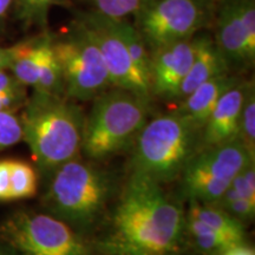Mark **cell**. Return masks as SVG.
Masks as SVG:
<instances>
[{"mask_svg": "<svg viewBox=\"0 0 255 255\" xmlns=\"http://www.w3.org/2000/svg\"><path fill=\"white\" fill-rule=\"evenodd\" d=\"M210 14L206 0H148L135 13L133 26L152 51L193 38Z\"/></svg>", "mask_w": 255, "mask_h": 255, "instance_id": "obj_8", "label": "cell"}, {"mask_svg": "<svg viewBox=\"0 0 255 255\" xmlns=\"http://www.w3.org/2000/svg\"><path fill=\"white\" fill-rule=\"evenodd\" d=\"M237 83H239V79L232 76L231 72L215 76L178 102V108L174 111L202 129L220 98Z\"/></svg>", "mask_w": 255, "mask_h": 255, "instance_id": "obj_15", "label": "cell"}, {"mask_svg": "<svg viewBox=\"0 0 255 255\" xmlns=\"http://www.w3.org/2000/svg\"><path fill=\"white\" fill-rule=\"evenodd\" d=\"M23 141L20 117L15 113H0V151Z\"/></svg>", "mask_w": 255, "mask_h": 255, "instance_id": "obj_26", "label": "cell"}, {"mask_svg": "<svg viewBox=\"0 0 255 255\" xmlns=\"http://www.w3.org/2000/svg\"><path fill=\"white\" fill-rule=\"evenodd\" d=\"M188 216L199 220L209 227L214 228L222 234L228 235L238 242H245V226L244 222L232 216L229 213L214 205L197 202V201L189 200V208H188Z\"/></svg>", "mask_w": 255, "mask_h": 255, "instance_id": "obj_17", "label": "cell"}, {"mask_svg": "<svg viewBox=\"0 0 255 255\" xmlns=\"http://www.w3.org/2000/svg\"><path fill=\"white\" fill-rule=\"evenodd\" d=\"M221 255H255V252L252 247L247 246V245L239 244L237 246L229 248L226 252H223Z\"/></svg>", "mask_w": 255, "mask_h": 255, "instance_id": "obj_32", "label": "cell"}, {"mask_svg": "<svg viewBox=\"0 0 255 255\" xmlns=\"http://www.w3.org/2000/svg\"><path fill=\"white\" fill-rule=\"evenodd\" d=\"M194 37L151 51L149 66L151 96L165 101L176 100L195 55Z\"/></svg>", "mask_w": 255, "mask_h": 255, "instance_id": "obj_10", "label": "cell"}, {"mask_svg": "<svg viewBox=\"0 0 255 255\" xmlns=\"http://www.w3.org/2000/svg\"><path fill=\"white\" fill-rule=\"evenodd\" d=\"M0 234L19 255H91L83 235L47 213H15L5 220Z\"/></svg>", "mask_w": 255, "mask_h": 255, "instance_id": "obj_7", "label": "cell"}, {"mask_svg": "<svg viewBox=\"0 0 255 255\" xmlns=\"http://www.w3.org/2000/svg\"><path fill=\"white\" fill-rule=\"evenodd\" d=\"M247 83L239 82L220 98L201 131V148L237 141Z\"/></svg>", "mask_w": 255, "mask_h": 255, "instance_id": "obj_13", "label": "cell"}, {"mask_svg": "<svg viewBox=\"0 0 255 255\" xmlns=\"http://www.w3.org/2000/svg\"><path fill=\"white\" fill-rule=\"evenodd\" d=\"M65 1L66 0H14L19 18L31 25H45L50 9Z\"/></svg>", "mask_w": 255, "mask_h": 255, "instance_id": "obj_23", "label": "cell"}, {"mask_svg": "<svg viewBox=\"0 0 255 255\" xmlns=\"http://www.w3.org/2000/svg\"><path fill=\"white\" fill-rule=\"evenodd\" d=\"M92 102L85 117L82 152L91 161H103L132 144L149 121L150 101L113 87Z\"/></svg>", "mask_w": 255, "mask_h": 255, "instance_id": "obj_5", "label": "cell"}, {"mask_svg": "<svg viewBox=\"0 0 255 255\" xmlns=\"http://www.w3.org/2000/svg\"><path fill=\"white\" fill-rule=\"evenodd\" d=\"M14 0H0V20L6 17Z\"/></svg>", "mask_w": 255, "mask_h": 255, "instance_id": "obj_33", "label": "cell"}, {"mask_svg": "<svg viewBox=\"0 0 255 255\" xmlns=\"http://www.w3.org/2000/svg\"><path fill=\"white\" fill-rule=\"evenodd\" d=\"M23 141L44 173L77 158L82 151L85 115L65 96L34 91L20 117Z\"/></svg>", "mask_w": 255, "mask_h": 255, "instance_id": "obj_2", "label": "cell"}, {"mask_svg": "<svg viewBox=\"0 0 255 255\" xmlns=\"http://www.w3.org/2000/svg\"><path fill=\"white\" fill-rule=\"evenodd\" d=\"M117 28L126 44L130 58L144 77L149 79V66H150V53L146 50V44L141 33L132 24L126 19H116ZM150 82V79H149Z\"/></svg>", "mask_w": 255, "mask_h": 255, "instance_id": "obj_20", "label": "cell"}, {"mask_svg": "<svg viewBox=\"0 0 255 255\" xmlns=\"http://www.w3.org/2000/svg\"><path fill=\"white\" fill-rule=\"evenodd\" d=\"M13 46L0 47V70H8L13 58Z\"/></svg>", "mask_w": 255, "mask_h": 255, "instance_id": "obj_31", "label": "cell"}, {"mask_svg": "<svg viewBox=\"0 0 255 255\" xmlns=\"http://www.w3.org/2000/svg\"><path fill=\"white\" fill-rule=\"evenodd\" d=\"M229 187L239 195L245 197V199L255 201V186H252L251 183L247 182L246 178L241 174V171L237 176H234Z\"/></svg>", "mask_w": 255, "mask_h": 255, "instance_id": "obj_29", "label": "cell"}, {"mask_svg": "<svg viewBox=\"0 0 255 255\" xmlns=\"http://www.w3.org/2000/svg\"><path fill=\"white\" fill-rule=\"evenodd\" d=\"M27 98L26 87L1 92L0 94V113H15L20 108H24Z\"/></svg>", "mask_w": 255, "mask_h": 255, "instance_id": "obj_27", "label": "cell"}, {"mask_svg": "<svg viewBox=\"0 0 255 255\" xmlns=\"http://www.w3.org/2000/svg\"><path fill=\"white\" fill-rule=\"evenodd\" d=\"M238 141L255 157V92L253 83H247L239 122Z\"/></svg>", "mask_w": 255, "mask_h": 255, "instance_id": "obj_22", "label": "cell"}, {"mask_svg": "<svg viewBox=\"0 0 255 255\" xmlns=\"http://www.w3.org/2000/svg\"><path fill=\"white\" fill-rule=\"evenodd\" d=\"M184 226L182 206L162 184L130 175L95 248L103 255L173 254L182 244Z\"/></svg>", "mask_w": 255, "mask_h": 255, "instance_id": "obj_1", "label": "cell"}, {"mask_svg": "<svg viewBox=\"0 0 255 255\" xmlns=\"http://www.w3.org/2000/svg\"><path fill=\"white\" fill-rule=\"evenodd\" d=\"M25 87L7 70H0V94L1 92L15 90V89Z\"/></svg>", "mask_w": 255, "mask_h": 255, "instance_id": "obj_30", "label": "cell"}, {"mask_svg": "<svg viewBox=\"0 0 255 255\" xmlns=\"http://www.w3.org/2000/svg\"><path fill=\"white\" fill-rule=\"evenodd\" d=\"M195 40V55L182 84L176 96L177 102L182 101L197 87L209 81L215 76L231 72L221 53L219 52L215 41L209 34H200L194 37Z\"/></svg>", "mask_w": 255, "mask_h": 255, "instance_id": "obj_14", "label": "cell"}, {"mask_svg": "<svg viewBox=\"0 0 255 255\" xmlns=\"http://www.w3.org/2000/svg\"><path fill=\"white\" fill-rule=\"evenodd\" d=\"M9 194L12 200L28 199L38 190V177L33 165L20 159H11Z\"/></svg>", "mask_w": 255, "mask_h": 255, "instance_id": "obj_21", "label": "cell"}, {"mask_svg": "<svg viewBox=\"0 0 255 255\" xmlns=\"http://www.w3.org/2000/svg\"><path fill=\"white\" fill-rule=\"evenodd\" d=\"M9 171H11V159H0V202L11 201Z\"/></svg>", "mask_w": 255, "mask_h": 255, "instance_id": "obj_28", "label": "cell"}, {"mask_svg": "<svg viewBox=\"0 0 255 255\" xmlns=\"http://www.w3.org/2000/svg\"><path fill=\"white\" fill-rule=\"evenodd\" d=\"M184 233L188 234L194 248L205 255H221L229 248L241 244L188 215H186Z\"/></svg>", "mask_w": 255, "mask_h": 255, "instance_id": "obj_18", "label": "cell"}, {"mask_svg": "<svg viewBox=\"0 0 255 255\" xmlns=\"http://www.w3.org/2000/svg\"><path fill=\"white\" fill-rule=\"evenodd\" d=\"M52 47L62 68L65 97L89 102L113 88L101 51L81 21L60 39L52 38Z\"/></svg>", "mask_w": 255, "mask_h": 255, "instance_id": "obj_6", "label": "cell"}, {"mask_svg": "<svg viewBox=\"0 0 255 255\" xmlns=\"http://www.w3.org/2000/svg\"><path fill=\"white\" fill-rule=\"evenodd\" d=\"M214 206L226 210L232 216L240 220L241 222L252 221L255 215V201L240 196L231 187L226 190V193Z\"/></svg>", "mask_w": 255, "mask_h": 255, "instance_id": "obj_25", "label": "cell"}, {"mask_svg": "<svg viewBox=\"0 0 255 255\" xmlns=\"http://www.w3.org/2000/svg\"><path fill=\"white\" fill-rule=\"evenodd\" d=\"M33 90L49 95L65 96L62 68H60L55 51H53L52 38L51 37H49L45 46H44L39 73H38V81Z\"/></svg>", "mask_w": 255, "mask_h": 255, "instance_id": "obj_19", "label": "cell"}, {"mask_svg": "<svg viewBox=\"0 0 255 255\" xmlns=\"http://www.w3.org/2000/svg\"><path fill=\"white\" fill-rule=\"evenodd\" d=\"M167 255H176V253H173V254H167Z\"/></svg>", "mask_w": 255, "mask_h": 255, "instance_id": "obj_35", "label": "cell"}, {"mask_svg": "<svg viewBox=\"0 0 255 255\" xmlns=\"http://www.w3.org/2000/svg\"><path fill=\"white\" fill-rule=\"evenodd\" d=\"M215 8L214 41L228 69L251 66L255 59V43L245 31L239 0H220Z\"/></svg>", "mask_w": 255, "mask_h": 255, "instance_id": "obj_11", "label": "cell"}, {"mask_svg": "<svg viewBox=\"0 0 255 255\" xmlns=\"http://www.w3.org/2000/svg\"><path fill=\"white\" fill-rule=\"evenodd\" d=\"M148 0H88L91 11L114 19H124L135 14Z\"/></svg>", "mask_w": 255, "mask_h": 255, "instance_id": "obj_24", "label": "cell"}, {"mask_svg": "<svg viewBox=\"0 0 255 255\" xmlns=\"http://www.w3.org/2000/svg\"><path fill=\"white\" fill-rule=\"evenodd\" d=\"M89 32L103 57L111 84L150 101V82L144 77L130 58L129 52L117 28L116 19L91 11L78 18Z\"/></svg>", "mask_w": 255, "mask_h": 255, "instance_id": "obj_9", "label": "cell"}, {"mask_svg": "<svg viewBox=\"0 0 255 255\" xmlns=\"http://www.w3.org/2000/svg\"><path fill=\"white\" fill-rule=\"evenodd\" d=\"M201 129L173 111L145 123L133 141L130 175L163 184L180 178L201 148Z\"/></svg>", "mask_w": 255, "mask_h": 255, "instance_id": "obj_4", "label": "cell"}, {"mask_svg": "<svg viewBox=\"0 0 255 255\" xmlns=\"http://www.w3.org/2000/svg\"><path fill=\"white\" fill-rule=\"evenodd\" d=\"M0 255H19V254L13 250V248L9 246V245L2 241L0 242Z\"/></svg>", "mask_w": 255, "mask_h": 255, "instance_id": "obj_34", "label": "cell"}, {"mask_svg": "<svg viewBox=\"0 0 255 255\" xmlns=\"http://www.w3.org/2000/svg\"><path fill=\"white\" fill-rule=\"evenodd\" d=\"M114 190L109 171L77 157L51 173L43 203L47 214L84 235L103 218Z\"/></svg>", "mask_w": 255, "mask_h": 255, "instance_id": "obj_3", "label": "cell"}, {"mask_svg": "<svg viewBox=\"0 0 255 255\" xmlns=\"http://www.w3.org/2000/svg\"><path fill=\"white\" fill-rule=\"evenodd\" d=\"M49 37L45 34L13 46V58L8 70L25 87H36L41 55Z\"/></svg>", "mask_w": 255, "mask_h": 255, "instance_id": "obj_16", "label": "cell"}, {"mask_svg": "<svg viewBox=\"0 0 255 255\" xmlns=\"http://www.w3.org/2000/svg\"><path fill=\"white\" fill-rule=\"evenodd\" d=\"M252 161H255V157L238 139L200 149L188 162L180 180L182 182L199 178H219L232 182L234 176Z\"/></svg>", "mask_w": 255, "mask_h": 255, "instance_id": "obj_12", "label": "cell"}]
</instances>
